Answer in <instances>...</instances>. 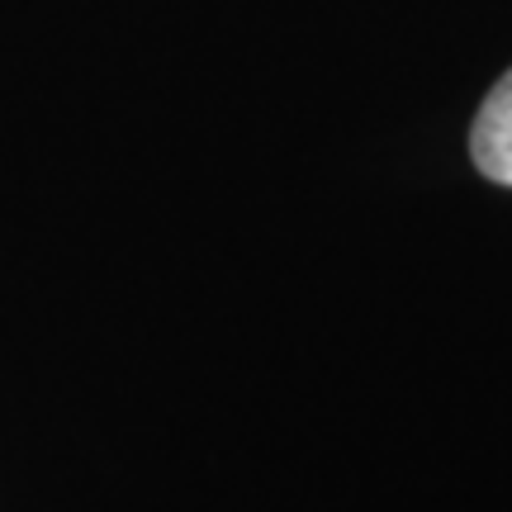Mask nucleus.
I'll return each instance as SVG.
<instances>
[{
	"label": "nucleus",
	"instance_id": "nucleus-1",
	"mask_svg": "<svg viewBox=\"0 0 512 512\" xmlns=\"http://www.w3.org/2000/svg\"><path fill=\"white\" fill-rule=\"evenodd\" d=\"M470 157L484 181L512 185V72L479 105L475 128H470Z\"/></svg>",
	"mask_w": 512,
	"mask_h": 512
}]
</instances>
